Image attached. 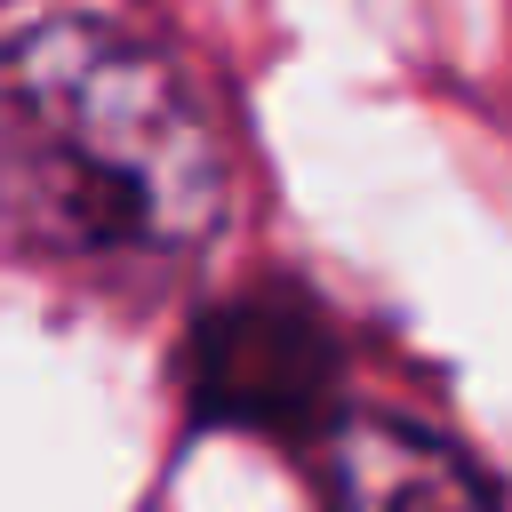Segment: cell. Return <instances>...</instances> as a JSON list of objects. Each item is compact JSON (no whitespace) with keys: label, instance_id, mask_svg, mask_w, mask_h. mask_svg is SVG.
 I'll use <instances>...</instances> for the list:
<instances>
[{"label":"cell","instance_id":"cell-3","mask_svg":"<svg viewBox=\"0 0 512 512\" xmlns=\"http://www.w3.org/2000/svg\"><path fill=\"white\" fill-rule=\"evenodd\" d=\"M320 480H328V504L336 512H496V496L480 488V472L400 424V416H336L320 432Z\"/></svg>","mask_w":512,"mask_h":512},{"label":"cell","instance_id":"cell-2","mask_svg":"<svg viewBox=\"0 0 512 512\" xmlns=\"http://www.w3.org/2000/svg\"><path fill=\"white\" fill-rule=\"evenodd\" d=\"M192 400L216 424L280 432V440H320L336 408V352L328 328L296 296H240L224 304L200 344H192Z\"/></svg>","mask_w":512,"mask_h":512},{"label":"cell","instance_id":"cell-1","mask_svg":"<svg viewBox=\"0 0 512 512\" xmlns=\"http://www.w3.org/2000/svg\"><path fill=\"white\" fill-rule=\"evenodd\" d=\"M224 136L168 48L104 16L0 32V232L56 264L160 272L224 224Z\"/></svg>","mask_w":512,"mask_h":512}]
</instances>
